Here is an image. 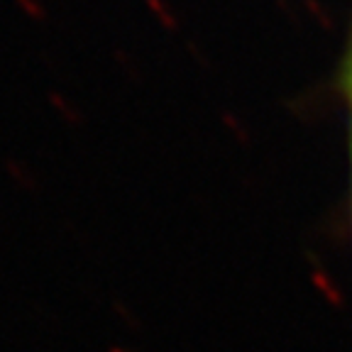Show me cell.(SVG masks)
Returning a JSON list of instances; mask_svg holds the SVG:
<instances>
[{
	"instance_id": "6da1fadb",
	"label": "cell",
	"mask_w": 352,
	"mask_h": 352,
	"mask_svg": "<svg viewBox=\"0 0 352 352\" xmlns=\"http://www.w3.org/2000/svg\"><path fill=\"white\" fill-rule=\"evenodd\" d=\"M22 6V10L28 12V15H32V17H37V20H42L44 17V10H42V6H39V0H17Z\"/></svg>"
},
{
	"instance_id": "7a4b0ae2",
	"label": "cell",
	"mask_w": 352,
	"mask_h": 352,
	"mask_svg": "<svg viewBox=\"0 0 352 352\" xmlns=\"http://www.w3.org/2000/svg\"><path fill=\"white\" fill-rule=\"evenodd\" d=\"M50 98H52V103H54L56 108L64 110V116L69 118V120H76V118H74V113H72V108H69V105L64 103V98H61L59 94H54V91H50Z\"/></svg>"
}]
</instances>
